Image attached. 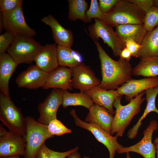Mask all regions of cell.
Segmentation results:
<instances>
[{"label": "cell", "mask_w": 158, "mask_h": 158, "mask_svg": "<svg viewBox=\"0 0 158 158\" xmlns=\"http://www.w3.org/2000/svg\"><path fill=\"white\" fill-rule=\"evenodd\" d=\"M73 69L59 66L50 73L45 83L42 87L44 89L51 88L72 90Z\"/></svg>", "instance_id": "2e32d148"}, {"label": "cell", "mask_w": 158, "mask_h": 158, "mask_svg": "<svg viewBox=\"0 0 158 158\" xmlns=\"http://www.w3.org/2000/svg\"><path fill=\"white\" fill-rule=\"evenodd\" d=\"M57 45L47 44L43 46L36 57V65L44 71L49 73L59 66L57 55Z\"/></svg>", "instance_id": "ac0fdd59"}, {"label": "cell", "mask_w": 158, "mask_h": 158, "mask_svg": "<svg viewBox=\"0 0 158 158\" xmlns=\"http://www.w3.org/2000/svg\"><path fill=\"white\" fill-rule=\"evenodd\" d=\"M145 92L147 102V106L142 115L136 123L128 132V136L130 139H133L136 137L142 124L141 121L149 113L154 112L158 114V109L155 104L156 99L158 94V86L147 89Z\"/></svg>", "instance_id": "603a6c76"}, {"label": "cell", "mask_w": 158, "mask_h": 158, "mask_svg": "<svg viewBox=\"0 0 158 158\" xmlns=\"http://www.w3.org/2000/svg\"><path fill=\"white\" fill-rule=\"evenodd\" d=\"M158 129L157 122L155 120L150 121L149 125L143 132L142 139L135 144L128 147L123 146L117 152L119 154L133 152L138 153L144 158H156L157 147L152 143L153 132Z\"/></svg>", "instance_id": "30bf717a"}, {"label": "cell", "mask_w": 158, "mask_h": 158, "mask_svg": "<svg viewBox=\"0 0 158 158\" xmlns=\"http://www.w3.org/2000/svg\"><path fill=\"white\" fill-rule=\"evenodd\" d=\"M125 47L131 52L132 56L136 58H139V51L142 47L139 44L133 40L129 39L125 42Z\"/></svg>", "instance_id": "e575fe53"}, {"label": "cell", "mask_w": 158, "mask_h": 158, "mask_svg": "<svg viewBox=\"0 0 158 158\" xmlns=\"http://www.w3.org/2000/svg\"><path fill=\"white\" fill-rule=\"evenodd\" d=\"M141 44L139 58L158 57V26L152 31L147 32Z\"/></svg>", "instance_id": "cb8c5ba5"}, {"label": "cell", "mask_w": 158, "mask_h": 158, "mask_svg": "<svg viewBox=\"0 0 158 158\" xmlns=\"http://www.w3.org/2000/svg\"><path fill=\"white\" fill-rule=\"evenodd\" d=\"M26 130L25 138L26 147L24 158H35L42 145L47 139L53 137L49 132L47 125L36 121L33 117H25Z\"/></svg>", "instance_id": "8992f818"}, {"label": "cell", "mask_w": 158, "mask_h": 158, "mask_svg": "<svg viewBox=\"0 0 158 158\" xmlns=\"http://www.w3.org/2000/svg\"><path fill=\"white\" fill-rule=\"evenodd\" d=\"M88 110L85 121L96 124L111 134L113 115L105 108L95 104Z\"/></svg>", "instance_id": "d6986e66"}, {"label": "cell", "mask_w": 158, "mask_h": 158, "mask_svg": "<svg viewBox=\"0 0 158 158\" xmlns=\"http://www.w3.org/2000/svg\"><path fill=\"white\" fill-rule=\"evenodd\" d=\"M78 151L74 152L71 153L66 158H82L80 153Z\"/></svg>", "instance_id": "ab89813d"}, {"label": "cell", "mask_w": 158, "mask_h": 158, "mask_svg": "<svg viewBox=\"0 0 158 158\" xmlns=\"http://www.w3.org/2000/svg\"><path fill=\"white\" fill-rule=\"evenodd\" d=\"M0 158H21L19 155L14 156L7 157H0Z\"/></svg>", "instance_id": "b9f144b4"}, {"label": "cell", "mask_w": 158, "mask_h": 158, "mask_svg": "<svg viewBox=\"0 0 158 158\" xmlns=\"http://www.w3.org/2000/svg\"><path fill=\"white\" fill-rule=\"evenodd\" d=\"M143 24L147 32L158 26V8L154 6L145 13Z\"/></svg>", "instance_id": "f546056e"}, {"label": "cell", "mask_w": 158, "mask_h": 158, "mask_svg": "<svg viewBox=\"0 0 158 158\" xmlns=\"http://www.w3.org/2000/svg\"><path fill=\"white\" fill-rule=\"evenodd\" d=\"M18 64L7 53L0 54V93L9 96V82Z\"/></svg>", "instance_id": "44dd1931"}, {"label": "cell", "mask_w": 158, "mask_h": 158, "mask_svg": "<svg viewBox=\"0 0 158 158\" xmlns=\"http://www.w3.org/2000/svg\"><path fill=\"white\" fill-rule=\"evenodd\" d=\"M132 75L147 78L158 76V57L141 59L133 68Z\"/></svg>", "instance_id": "484cf974"}, {"label": "cell", "mask_w": 158, "mask_h": 158, "mask_svg": "<svg viewBox=\"0 0 158 158\" xmlns=\"http://www.w3.org/2000/svg\"><path fill=\"white\" fill-rule=\"evenodd\" d=\"M95 23L87 28L89 35L92 40L98 41L101 38L104 44L111 49L113 54L119 57L122 51L126 47L124 43L119 37L112 27L98 19L94 18Z\"/></svg>", "instance_id": "52a82bcc"}, {"label": "cell", "mask_w": 158, "mask_h": 158, "mask_svg": "<svg viewBox=\"0 0 158 158\" xmlns=\"http://www.w3.org/2000/svg\"><path fill=\"white\" fill-rule=\"evenodd\" d=\"M25 147V141L22 136L7 131L0 124V157L23 156Z\"/></svg>", "instance_id": "8fae6325"}, {"label": "cell", "mask_w": 158, "mask_h": 158, "mask_svg": "<svg viewBox=\"0 0 158 158\" xmlns=\"http://www.w3.org/2000/svg\"><path fill=\"white\" fill-rule=\"evenodd\" d=\"M68 19L72 21L78 20L89 23L86 16L88 4L85 0H68Z\"/></svg>", "instance_id": "4316f807"}, {"label": "cell", "mask_w": 158, "mask_h": 158, "mask_svg": "<svg viewBox=\"0 0 158 158\" xmlns=\"http://www.w3.org/2000/svg\"><path fill=\"white\" fill-rule=\"evenodd\" d=\"M93 40L101 63L102 79L99 86L105 90H114L132 79L133 68L129 61L120 58L118 61L113 59L98 41Z\"/></svg>", "instance_id": "6da1fadb"}, {"label": "cell", "mask_w": 158, "mask_h": 158, "mask_svg": "<svg viewBox=\"0 0 158 158\" xmlns=\"http://www.w3.org/2000/svg\"><path fill=\"white\" fill-rule=\"evenodd\" d=\"M72 69L73 88L84 92L100 85L101 80L96 76L90 67L83 63Z\"/></svg>", "instance_id": "4fadbf2b"}, {"label": "cell", "mask_w": 158, "mask_h": 158, "mask_svg": "<svg viewBox=\"0 0 158 158\" xmlns=\"http://www.w3.org/2000/svg\"><path fill=\"white\" fill-rule=\"evenodd\" d=\"M22 0H0V11L4 13L13 10L22 5Z\"/></svg>", "instance_id": "836d02e7"}, {"label": "cell", "mask_w": 158, "mask_h": 158, "mask_svg": "<svg viewBox=\"0 0 158 158\" xmlns=\"http://www.w3.org/2000/svg\"><path fill=\"white\" fill-rule=\"evenodd\" d=\"M116 32L121 40L125 43L131 39L141 44L147 31L143 24L121 25L116 27Z\"/></svg>", "instance_id": "7402d4cb"}, {"label": "cell", "mask_w": 158, "mask_h": 158, "mask_svg": "<svg viewBox=\"0 0 158 158\" xmlns=\"http://www.w3.org/2000/svg\"><path fill=\"white\" fill-rule=\"evenodd\" d=\"M104 14L99 8L97 0H91L90 7L86 13V17L89 22L90 23L93 18L101 20Z\"/></svg>", "instance_id": "1f68e13d"}, {"label": "cell", "mask_w": 158, "mask_h": 158, "mask_svg": "<svg viewBox=\"0 0 158 158\" xmlns=\"http://www.w3.org/2000/svg\"><path fill=\"white\" fill-rule=\"evenodd\" d=\"M63 90L53 88L44 100L39 103L37 107L40 116L37 121L48 125L52 120L56 119L57 112L59 107L62 105Z\"/></svg>", "instance_id": "7c38bea8"}, {"label": "cell", "mask_w": 158, "mask_h": 158, "mask_svg": "<svg viewBox=\"0 0 158 158\" xmlns=\"http://www.w3.org/2000/svg\"><path fill=\"white\" fill-rule=\"evenodd\" d=\"M84 92L90 97L94 104L105 108L112 115L115 114L114 103L116 99L121 95L117 90H105L99 86Z\"/></svg>", "instance_id": "ffe728a7"}, {"label": "cell", "mask_w": 158, "mask_h": 158, "mask_svg": "<svg viewBox=\"0 0 158 158\" xmlns=\"http://www.w3.org/2000/svg\"><path fill=\"white\" fill-rule=\"evenodd\" d=\"M158 86V76L135 80L132 79L117 89L120 95L125 96L129 102L140 93L150 88Z\"/></svg>", "instance_id": "9a60e30c"}, {"label": "cell", "mask_w": 158, "mask_h": 158, "mask_svg": "<svg viewBox=\"0 0 158 158\" xmlns=\"http://www.w3.org/2000/svg\"><path fill=\"white\" fill-rule=\"evenodd\" d=\"M47 126L49 131L53 136H61L72 132L71 129L67 128L57 118L51 121Z\"/></svg>", "instance_id": "4dcf8cb0"}, {"label": "cell", "mask_w": 158, "mask_h": 158, "mask_svg": "<svg viewBox=\"0 0 158 158\" xmlns=\"http://www.w3.org/2000/svg\"><path fill=\"white\" fill-rule=\"evenodd\" d=\"M132 56L129 50L126 47L121 51L120 58L129 61Z\"/></svg>", "instance_id": "74e56055"}, {"label": "cell", "mask_w": 158, "mask_h": 158, "mask_svg": "<svg viewBox=\"0 0 158 158\" xmlns=\"http://www.w3.org/2000/svg\"><path fill=\"white\" fill-rule=\"evenodd\" d=\"M145 14L128 0H120L109 12L103 14L101 20L116 28L121 25L143 24Z\"/></svg>", "instance_id": "3957f363"}, {"label": "cell", "mask_w": 158, "mask_h": 158, "mask_svg": "<svg viewBox=\"0 0 158 158\" xmlns=\"http://www.w3.org/2000/svg\"><path fill=\"white\" fill-rule=\"evenodd\" d=\"M145 95V91L142 92L125 105L121 104L122 95L116 99L113 104L116 110L111 126V135L116 134L117 137L123 136L133 118L140 112L141 105L145 99L143 97Z\"/></svg>", "instance_id": "7a4b0ae2"}, {"label": "cell", "mask_w": 158, "mask_h": 158, "mask_svg": "<svg viewBox=\"0 0 158 158\" xmlns=\"http://www.w3.org/2000/svg\"><path fill=\"white\" fill-rule=\"evenodd\" d=\"M3 28V22L2 19V13L0 12V32H2Z\"/></svg>", "instance_id": "60d3db41"}, {"label": "cell", "mask_w": 158, "mask_h": 158, "mask_svg": "<svg viewBox=\"0 0 158 158\" xmlns=\"http://www.w3.org/2000/svg\"><path fill=\"white\" fill-rule=\"evenodd\" d=\"M0 120L9 131L22 136L25 139L26 122L21 109L9 96L0 93Z\"/></svg>", "instance_id": "277c9868"}, {"label": "cell", "mask_w": 158, "mask_h": 158, "mask_svg": "<svg viewBox=\"0 0 158 158\" xmlns=\"http://www.w3.org/2000/svg\"><path fill=\"white\" fill-rule=\"evenodd\" d=\"M157 147V158H158V144H155Z\"/></svg>", "instance_id": "f6af8a7d"}, {"label": "cell", "mask_w": 158, "mask_h": 158, "mask_svg": "<svg viewBox=\"0 0 158 158\" xmlns=\"http://www.w3.org/2000/svg\"><path fill=\"white\" fill-rule=\"evenodd\" d=\"M16 34L9 31H6L5 32L0 36V54L6 53L7 50L14 40Z\"/></svg>", "instance_id": "d6a6232c"}, {"label": "cell", "mask_w": 158, "mask_h": 158, "mask_svg": "<svg viewBox=\"0 0 158 158\" xmlns=\"http://www.w3.org/2000/svg\"><path fill=\"white\" fill-rule=\"evenodd\" d=\"M120 0H99V8L104 14L109 12Z\"/></svg>", "instance_id": "8d00e7d4"}, {"label": "cell", "mask_w": 158, "mask_h": 158, "mask_svg": "<svg viewBox=\"0 0 158 158\" xmlns=\"http://www.w3.org/2000/svg\"><path fill=\"white\" fill-rule=\"evenodd\" d=\"M94 104L90 97L84 92L71 93L63 90L62 105L64 108L69 106H80L89 110Z\"/></svg>", "instance_id": "d4e9b609"}, {"label": "cell", "mask_w": 158, "mask_h": 158, "mask_svg": "<svg viewBox=\"0 0 158 158\" xmlns=\"http://www.w3.org/2000/svg\"><path fill=\"white\" fill-rule=\"evenodd\" d=\"M154 6L158 8V0H154Z\"/></svg>", "instance_id": "7bdbcfd3"}, {"label": "cell", "mask_w": 158, "mask_h": 158, "mask_svg": "<svg viewBox=\"0 0 158 158\" xmlns=\"http://www.w3.org/2000/svg\"><path fill=\"white\" fill-rule=\"evenodd\" d=\"M145 13L154 6V0H128Z\"/></svg>", "instance_id": "d590c367"}, {"label": "cell", "mask_w": 158, "mask_h": 158, "mask_svg": "<svg viewBox=\"0 0 158 158\" xmlns=\"http://www.w3.org/2000/svg\"><path fill=\"white\" fill-rule=\"evenodd\" d=\"M70 113L74 119L75 124L90 132L97 141L107 148L109 152V158H114L116 152L123 147L118 142L117 137L111 135L96 124L82 121L77 116L75 109H71Z\"/></svg>", "instance_id": "ba28073f"}, {"label": "cell", "mask_w": 158, "mask_h": 158, "mask_svg": "<svg viewBox=\"0 0 158 158\" xmlns=\"http://www.w3.org/2000/svg\"><path fill=\"white\" fill-rule=\"evenodd\" d=\"M84 158H90V157H87V156H84Z\"/></svg>", "instance_id": "7dc6e473"}, {"label": "cell", "mask_w": 158, "mask_h": 158, "mask_svg": "<svg viewBox=\"0 0 158 158\" xmlns=\"http://www.w3.org/2000/svg\"><path fill=\"white\" fill-rule=\"evenodd\" d=\"M70 48L57 45V55L59 66L73 68L80 65L72 56Z\"/></svg>", "instance_id": "83f0119b"}, {"label": "cell", "mask_w": 158, "mask_h": 158, "mask_svg": "<svg viewBox=\"0 0 158 158\" xmlns=\"http://www.w3.org/2000/svg\"><path fill=\"white\" fill-rule=\"evenodd\" d=\"M22 5L9 11L2 13L3 28L17 34L32 37L36 31L27 24L24 16Z\"/></svg>", "instance_id": "9c48e42d"}, {"label": "cell", "mask_w": 158, "mask_h": 158, "mask_svg": "<svg viewBox=\"0 0 158 158\" xmlns=\"http://www.w3.org/2000/svg\"><path fill=\"white\" fill-rule=\"evenodd\" d=\"M41 20L51 28L53 39L57 45L71 48L73 43V36L71 30L63 27L51 15Z\"/></svg>", "instance_id": "e0dca14e"}, {"label": "cell", "mask_w": 158, "mask_h": 158, "mask_svg": "<svg viewBox=\"0 0 158 158\" xmlns=\"http://www.w3.org/2000/svg\"><path fill=\"white\" fill-rule=\"evenodd\" d=\"M43 46L32 37L17 34L8 48L7 53L18 65L31 64Z\"/></svg>", "instance_id": "5b68a950"}, {"label": "cell", "mask_w": 158, "mask_h": 158, "mask_svg": "<svg viewBox=\"0 0 158 158\" xmlns=\"http://www.w3.org/2000/svg\"><path fill=\"white\" fill-rule=\"evenodd\" d=\"M70 51L72 56L75 60L80 64L83 63V58L79 52L71 48H70Z\"/></svg>", "instance_id": "f35d334b"}, {"label": "cell", "mask_w": 158, "mask_h": 158, "mask_svg": "<svg viewBox=\"0 0 158 158\" xmlns=\"http://www.w3.org/2000/svg\"><path fill=\"white\" fill-rule=\"evenodd\" d=\"M126 153V158H130V154H129V153L128 152Z\"/></svg>", "instance_id": "bcb514c9"}, {"label": "cell", "mask_w": 158, "mask_h": 158, "mask_svg": "<svg viewBox=\"0 0 158 158\" xmlns=\"http://www.w3.org/2000/svg\"><path fill=\"white\" fill-rule=\"evenodd\" d=\"M155 144H158V137L156 138L154 142Z\"/></svg>", "instance_id": "ee69618b"}, {"label": "cell", "mask_w": 158, "mask_h": 158, "mask_svg": "<svg viewBox=\"0 0 158 158\" xmlns=\"http://www.w3.org/2000/svg\"><path fill=\"white\" fill-rule=\"evenodd\" d=\"M49 74L36 65H32L19 74L15 82L19 87L37 89L43 87L47 80Z\"/></svg>", "instance_id": "5bb4252c"}, {"label": "cell", "mask_w": 158, "mask_h": 158, "mask_svg": "<svg viewBox=\"0 0 158 158\" xmlns=\"http://www.w3.org/2000/svg\"><path fill=\"white\" fill-rule=\"evenodd\" d=\"M78 149L79 147H76L66 152H57L49 148L44 143L38 151L35 158H66L71 153L78 151Z\"/></svg>", "instance_id": "f1b7e54d"}]
</instances>
